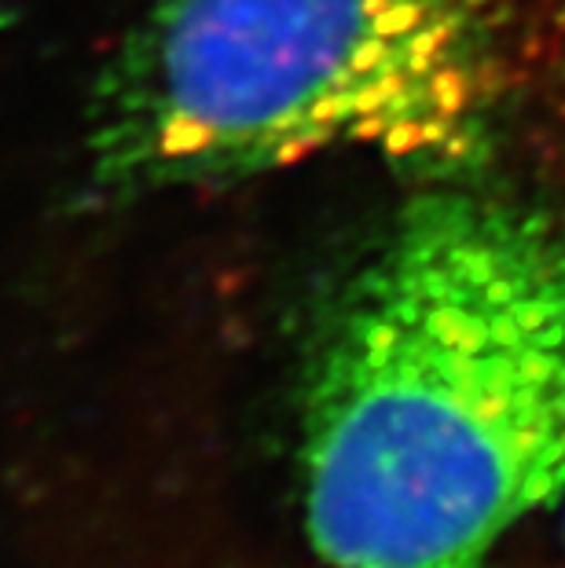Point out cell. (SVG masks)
Here are the masks:
<instances>
[{
	"label": "cell",
	"instance_id": "3",
	"mask_svg": "<svg viewBox=\"0 0 565 568\" xmlns=\"http://www.w3.org/2000/svg\"><path fill=\"white\" fill-rule=\"evenodd\" d=\"M518 48L522 78L536 84L555 122L565 129V0H528L525 30L518 19Z\"/></svg>",
	"mask_w": 565,
	"mask_h": 568
},
{
	"label": "cell",
	"instance_id": "4",
	"mask_svg": "<svg viewBox=\"0 0 565 568\" xmlns=\"http://www.w3.org/2000/svg\"><path fill=\"white\" fill-rule=\"evenodd\" d=\"M562 506H565V499H562ZM562 539H565V525H562Z\"/></svg>",
	"mask_w": 565,
	"mask_h": 568
},
{
	"label": "cell",
	"instance_id": "1",
	"mask_svg": "<svg viewBox=\"0 0 565 568\" xmlns=\"http://www.w3.org/2000/svg\"><path fill=\"white\" fill-rule=\"evenodd\" d=\"M565 499V227L426 195L356 264L302 389V506L331 568H488Z\"/></svg>",
	"mask_w": 565,
	"mask_h": 568
},
{
	"label": "cell",
	"instance_id": "2",
	"mask_svg": "<svg viewBox=\"0 0 565 568\" xmlns=\"http://www.w3.org/2000/svg\"><path fill=\"white\" fill-rule=\"evenodd\" d=\"M518 78L511 0H151L92 92L89 184L148 199L345 151L455 176Z\"/></svg>",
	"mask_w": 565,
	"mask_h": 568
}]
</instances>
